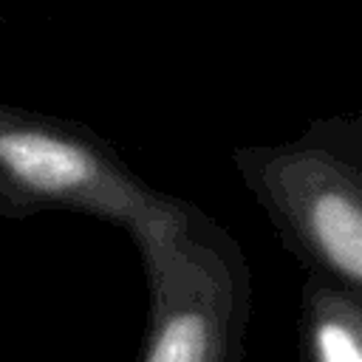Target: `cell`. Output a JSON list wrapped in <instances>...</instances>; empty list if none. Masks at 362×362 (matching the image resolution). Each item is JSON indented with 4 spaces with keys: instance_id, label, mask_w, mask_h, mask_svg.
<instances>
[{
    "instance_id": "4",
    "label": "cell",
    "mask_w": 362,
    "mask_h": 362,
    "mask_svg": "<svg viewBox=\"0 0 362 362\" xmlns=\"http://www.w3.org/2000/svg\"><path fill=\"white\" fill-rule=\"evenodd\" d=\"M317 348L322 362H362L356 337L345 322L337 320H325L317 328Z\"/></svg>"
},
{
    "instance_id": "1",
    "label": "cell",
    "mask_w": 362,
    "mask_h": 362,
    "mask_svg": "<svg viewBox=\"0 0 362 362\" xmlns=\"http://www.w3.org/2000/svg\"><path fill=\"white\" fill-rule=\"evenodd\" d=\"M243 187L317 263L362 280V119L322 116L277 144L232 150Z\"/></svg>"
},
{
    "instance_id": "3",
    "label": "cell",
    "mask_w": 362,
    "mask_h": 362,
    "mask_svg": "<svg viewBox=\"0 0 362 362\" xmlns=\"http://www.w3.org/2000/svg\"><path fill=\"white\" fill-rule=\"evenodd\" d=\"M209 348V320L201 308H178L161 325L150 362H204Z\"/></svg>"
},
{
    "instance_id": "2",
    "label": "cell",
    "mask_w": 362,
    "mask_h": 362,
    "mask_svg": "<svg viewBox=\"0 0 362 362\" xmlns=\"http://www.w3.org/2000/svg\"><path fill=\"white\" fill-rule=\"evenodd\" d=\"M178 198L150 187L93 127L0 102V212H93L141 232Z\"/></svg>"
}]
</instances>
